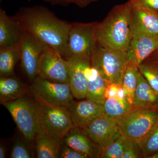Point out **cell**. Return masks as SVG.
<instances>
[{"label": "cell", "mask_w": 158, "mask_h": 158, "mask_svg": "<svg viewBox=\"0 0 158 158\" xmlns=\"http://www.w3.org/2000/svg\"><path fill=\"white\" fill-rule=\"evenodd\" d=\"M151 56H154L158 57V50L155 52L153 54H152Z\"/></svg>", "instance_id": "35"}, {"label": "cell", "mask_w": 158, "mask_h": 158, "mask_svg": "<svg viewBox=\"0 0 158 158\" xmlns=\"http://www.w3.org/2000/svg\"><path fill=\"white\" fill-rule=\"evenodd\" d=\"M158 50V34L134 32L127 51L128 61L139 66Z\"/></svg>", "instance_id": "12"}, {"label": "cell", "mask_w": 158, "mask_h": 158, "mask_svg": "<svg viewBox=\"0 0 158 158\" xmlns=\"http://www.w3.org/2000/svg\"><path fill=\"white\" fill-rule=\"evenodd\" d=\"M62 143L89 158H100L102 150L83 129L74 126L62 138Z\"/></svg>", "instance_id": "14"}, {"label": "cell", "mask_w": 158, "mask_h": 158, "mask_svg": "<svg viewBox=\"0 0 158 158\" xmlns=\"http://www.w3.org/2000/svg\"><path fill=\"white\" fill-rule=\"evenodd\" d=\"M127 138L118 132L106 147L103 148L101 158H122Z\"/></svg>", "instance_id": "27"}, {"label": "cell", "mask_w": 158, "mask_h": 158, "mask_svg": "<svg viewBox=\"0 0 158 158\" xmlns=\"http://www.w3.org/2000/svg\"><path fill=\"white\" fill-rule=\"evenodd\" d=\"M41 133L63 138L74 126L66 106H54L35 98Z\"/></svg>", "instance_id": "6"}, {"label": "cell", "mask_w": 158, "mask_h": 158, "mask_svg": "<svg viewBox=\"0 0 158 158\" xmlns=\"http://www.w3.org/2000/svg\"><path fill=\"white\" fill-rule=\"evenodd\" d=\"M2 105L9 111L26 141L32 142L37 134H41L37 103L34 98V99L26 94Z\"/></svg>", "instance_id": "3"}, {"label": "cell", "mask_w": 158, "mask_h": 158, "mask_svg": "<svg viewBox=\"0 0 158 158\" xmlns=\"http://www.w3.org/2000/svg\"><path fill=\"white\" fill-rule=\"evenodd\" d=\"M30 88L14 75L0 78L1 104L15 100L25 96Z\"/></svg>", "instance_id": "19"}, {"label": "cell", "mask_w": 158, "mask_h": 158, "mask_svg": "<svg viewBox=\"0 0 158 158\" xmlns=\"http://www.w3.org/2000/svg\"><path fill=\"white\" fill-rule=\"evenodd\" d=\"M59 158H89L87 156L78 152L62 143L59 150Z\"/></svg>", "instance_id": "31"}, {"label": "cell", "mask_w": 158, "mask_h": 158, "mask_svg": "<svg viewBox=\"0 0 158 158\" xmlns=\"http://www.w3.org/2000/svg\"><path fill=\"white\" fill-rule=\"evenodd\" d=\"M27 141L16 140L11 149L10 157L11 158H31L34 157L33 153Z\"/></svg>", "instance_id": "28"}, {"label": "cell", "mask_w": 158, "mask_h": 158, "mask_svg": "<svg viewBox=\"0 0 158 158\" xmlns=\"http://www.w3.org/2000/svg\"><path fill=\"white\" fill-rule=\"evenodd\" d=\"M25 31L13 16L0 9V48L19 44Z\"/></svg>", "instance_id": "17"}, {"label": "cell", "mask_w": 158, "mask_h": 158, "mask_svg": "<svg viewBox=\"0 0 158 158\" xmlns=\"http://www.w3.org/2000/svg\"><path fill=\"white\" fill-rule=\"evenodd\" d=\"M66 107L74 126L82 129L105 114L103 105L87 99L79 101L73 100Z\"/></svg>", "instance_id": "13"}, {"label": "cell", "mask_w": 158, "mask_h": 158, "mask_svg": "<svg viewBox=\"0 0 158 158\" xmlns=\"http://www.w3.org/2000/svg\"><path fill=\"white\" fill-rule=\"evenodd\" d=\"M44 2L53 6H68L71 4L76 5L81 8L87 7L96 0H44Z\"/></svg>", "instance_id": "30"}, {"label": "cell", "mask_w": 158, "mask_h": 158, "mask_svg": "<svg viewBox=\"0 0 158 158\" xmlns=\"http://www.w3.org/2000/svg\"><path fill=\"white\" fill-rule=\"evenodd\" d=\"M129 1L131 2L139 4L158 13V0H129Z\"/></svg>", "instance_id": "33"}, {"label": "cell", "mask_w": 158, "mask_h": 158, "mask_svg": "<svg viewBox=\"0 0 158 158\" xmlns=\"http://www.w3.org/2000/svg\"><path fill=\"white\" fill-rule=\"evenodd\" d=\"M116 96L126 97L122 85L116 84H108L105 90V100L109 98Z\"/></svg>", "instance_id": "32"}, {"label": "cell", "mask_w": 158, "mask_h": 158, "mask_svg": "<svg viewBox=\"0 0 158 158\" xmlns=\"http://www.w3.org/2000/svg\"><path fill=\"white\" fill-rule=\"evenodd\" d=\"M138 142L142 149L144 158H151L158 152V118L149 132Z\"/></svg>", "instance_id": "26"}, {"label": "cell", "mask_w": 158, "mask_h": 158, "mask_svg": "<svg viewBox=\"0 0 158 158\" xmlns=\"http://www.w3.org/2000/svg\"><path fill=\"white\" fill-rule=\"evenodd\" d=\"M138 67L141 75L158 93V57L151 56Z\"/></svg>", "instance_id": "25"}, {"label": "cell", "mask_w": 158, "mask_h": 158, "mask_svg": "<svg viewBox=\"0 0 158 158\" xmlns=\"http://www.w3.org/2000/svg\"><path fill=\"white\" fill-rule=\"evenodd\" d=\"M133 109H158V93L140 73Z\"/></svg>", "instance_id": "18"}, {"label": "cell", "mask_w": 158, "mask_h": 158, "mask_svg": "<svg viewBox=\"0 0 158 158\" xmlns=\"http://www.w3.org/2000/svg\"><path fill=\"white\" fill-rule=\"evenodd\" d=\"M36 156L38 158H59L62 138L47 133L37 134L35 139Z\"/></svg>", "instance_id": "20"}, {"label": "cell", "mask_w": 158, "mask_h": 158, "mask_svg": "<svg viewBox=\"0 0 158 158\" xmlns=\"http://www.w3.org/2000/svg\"><path fill=\"white\" fill-rule=\"evenodd\" d=\"M109 84L98 71L91 66L88 74L86 99L103 104L105 101V90Z\"/></svg>", "instance_id": "21"}, {"label": "cell", "mask_w": 158, "mask_h": 158, "mask_svg": "<svg viewBox=\"0 0 158 158\" xmlns=\"http://www.w3.org/2000/svg\"><path fill=\"white\" fill-rule=\"evenodd\" d=\"M37 77L51 82L69 84L67 60L59 52L48 47L40 57Z\"/></svg>", "instance_id": "10"}, {"label": "cell", "mask_w": 158, "mask_h": 158, "mask_svg": "<svg viewBox=\"0 0 158 158\" xmlns=\"http://www.w3.org/2000/svg\"><path fill=\"white\" fill-rule=\"evenodd\" d=\"M129 1L114 6L96 28L97 42L103 47L127 52L133 37Z\"/></svg>", "instance_id": "2"}, {"label": "cell", "mask_w": 158, "mask_h": 158, "mask_svg": "<svg viewBox=\"0 0 158 158\" xmlns=\"http://www.w3.org/2000/svg\"><path fill=\"white\" fill-rule=\"evenodd\" d=\"M19 44L0 48V76L14 75V69L19 61Z\"/></svg>", "instance_id": "23"}, {"label": "cell", "mask_w": 158, "mask_h": 158, "mask_svg": "<svg viewBox=\"0 0 158 158\" xmlns=\"http://www.w3.org/2000/svg\"><path fill=\"white\" fill-rule=\"evenodd\" d=\"M91 66L109 84L121 85L128 62L127 52L97 44L90 57Z\"/></svg>", "instance_id": "4"}, {"label": "cell", "mask_w": 158, "mask_h": 158, "mask_svg": "<svg viewBox=\"0 0 158 158\" xmlns=\"http://www.w3.org/2000/svg\"><path fill=\"white\" fill-rule=\"evenodd\" d=\"M25 31L63 56L71 23L60 19L44 6L23 7L13 15Z\"/></svg>", "instance_id": "1"}, {"label": "cell", "mask_w": 158, "mask_h": 158, "mask_svg": "<svg viewBox=\"0 0 158 158\" xmlns=\"http://www.w3.org/2000/svg\"><path fill=\"white\" fill-rule=\"evenodd\" d=\"M97 22L71 23L66 48L62 57L65 59L78 57L90 58L97 42Z\"/></svg>", "instance_id": "5"}, {"label": "cell", "mask_w": 158, "mask_h": 158, "mask_svg": "<svg viewBox=\"0 0 158 158\" xmlns=\"http://www.w3.org/2000/svg\"><path fill=\"white\" fill-rule=\"evenodd\" d=\"M103 106L105 114L116 121L133 109L132 105L125 97H113L106 99Z\"/></svg>", "instance_id": "22"}, {"label": "cell", "mask_w": 158, "mask_h": 158, "mask_svg": "<svg viewBox=\"0 0 158 158\" xmlns=\"http://www.w3.org/2000/svg\"><path fill=\"white\" fill-rule=\"evenodd\" d=\"M99 0H96V1H98Z\"/></svg>", "instance_id": "36"}, {"label": "cell", "mask_w": 158, "mask_h": 158, "mask_svg": "<svg viewBox=\"0 0 158 158\" xmlns=\"http://www.w3.org/2000/svg\"><path fill=\"white\" fill-rule=\"evenodd\" d=\"M19 45L21 66L27 76L33 81L37 77L40 57L48 46L26 31Z\"/></svg>", "instance_id": "9"}, {"label": "cell", "mask_w": 158, "mask_h": 158, "mask_svg": "<svg viewBox=\"0 0 158 158\" xmlns=\"http://www.w3.org/2000/svg\"><path fill=\"white\" fill-rule=\"evenodd\" d=\"M6 147L3 144L0 145V158H4L6 157Z\"/></svg>", "instance_id": "34"}, {"label": "cell", "mask_w": 158, "mask_h": 158, "mask_svg": "<svg viewBox=\"0 0 158 158\" xmlns=\"http://www.w3.org/2000/svg\"><path fill=\"white\" fill-rule=\"evenodd\" d=\"M30 91L35 98L54 106H66L74 98L69 84L51 82L39 77L33 81Z\"/></svg>", "instance_id": "8"}, {"label": "cell", "mask_w": 158, "mask_h": 158, "mask_svg": "<svg viewBox=\"0 0 158 158\" xmlns=\"http://www.w3.org/2000/svg\"><path fill=\"white\" fill-rule=\"evenodd\" d=\"M69 84L74 98H86L88 74L91 67L90 58L78 57L67 59Z\"/></svg>", "instance_id": "11"}, {"label": "cell", "mask_w": 158, "mask_h": 158, "mask_svg": "<svg viewBox=\"0 0 158 158\" xmlns=\"http://www.w3.org/2000/svg\"><path fill=\"white\" fill-rule=\"evenodd\" d=\"M144 158V155L138 141L134 139L127 138L122 158Z\"/></svg>", "instance_id": "29"}, {"label": "cell", "mask_w": 158, "mask_h": 158, "mask_svg": "<svg viewBox=\"0 0 158 158\" xmlns=\"http://www.w3.org/2000/svg\"><path fill=\"white\" fill-rule=\"evenodd\" d=\"M131 3L133 33L142 32L158 34V13L139 4Z\"/></svg>", "instance_id": "16"}, {"label": "cell", "mask_w": 158, "mask_h": 158, "mask_svg": "<svg viewBox=\"0 0 158 158\" xmlns=\"http://www.w3.org/2000/svg\"><path fill=\"white\" fill-rule=\"evenodd\" d=\"M139 74L140 72L138 66L128 61L122 86L127 98L132 106Z\"/></svg>", "instance_id": "24"}, {"label": "cell", "mask_w": 158, "mask_h": 158, "mask_svg": "<svg viewBox=\"0 0 158 158\" xmlns=\"http://www.w3.org/2000/svg\"><path fill=\"white\" fill-rule=\"evenodd\" d=\"M83 129L102 149L107 146L118 132L116 121L105 114Z\"/></svg>", "instance_id": "15"}, {"label": "cell", "mask_w": 158, "mask_h": 158, "mask_svg": "<svg viewBox=\"0 0 158 158\" xmlns=\"http://www.w3.org/2000/svg\"><path fill=\"white\" fill-rule=\"evenodd\" d=\"M158 118V109H133L116 122L123 135L138 141L149 132Z\"/></svg>", "instance_id": "7"}]
</instances>
